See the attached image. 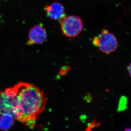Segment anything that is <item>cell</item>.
I'll return each mask as SVG.
<instances>
[{
  "label": "cell",
  "mask_w": 131,
  "mask_h": 131,
  "mask_svg": "<svg viewBox=\"0 0 131 131\" xmlns=\"http://www.w3.org/2000/svg\"><path fill=\"white\" fill-rule=\"evenodd\" d=\"M6 90L14 100L15 119L30 128H34L38 117L45 108L46 94L33 84L24 82Z\"/></svg>",
  "instance_id": "6da1fadb"
},
{
  "label": "cell",
  "mask_w": 131,
  "mask_h": 131,
  "mask_svg": "<svg viewBox=\"0 0 131 131\" xmlns=\"http://www.w3.org/2000/svg\"><path fill=\"white\" fill-rule=\"evenodd\" d=\"M47 16L55 20H60L65 16V9L63 5L60 3L54 2L46 5L45 7Z\"/></svg>",
  "instance_id": "8992f818"
},
{
  "label": "cell",
  "mask_w": 131,
  "mask_h": 131,
  "mask_svg": "<svg viewBox=\"0 0 131 131\" xmlns=\"http://www.w3.org/2000/svg\"><path fill=\"white\" fill-rule=\"evenodd\" d=\"M8 114L15 118L13 98L5 91H0V114Z\"/></svg>",
  "instance_id": "5b68a950"
},
{
  "label": "cell",
  "mask_w": 131,
  "mask_h": 131,
  "mask_svg": "<svg viewBox=\"0 0 131 131\" xmlns=\"http://www.w3.org/2000/svg\"><path fill=\"white\" fill-rule=\"evenodd\" d=\"M93 45L101 51L109 54L115 51L118 46L117 38L108 30L103 28L101 33L92 40Z\"/></svg>",
  "instance_id": "7a4b0ae2"
},
{
  "label": "cell",
  "mask_w": 131,
  "mask_h": 131,
  "mask_svg": "<svg viewBox=\"0 0 131 131\" xmlns=\"http://www.w3.org/2000/svg\"><path fill=\"white\" fill-rule=\"evenodd\" d=\"M124 131H131V128H127L125 129Z\"/></svg>",
  "instance_id": "30bf717a"
},
{
  "label": "cell",
  "mask_w": 131,
  "mask_h": 131,
  "mask_svg": "<svg viewBox=\"0 0 131 131\" xmlns=\"http://www.w3.org/2000/svg\"><path fill=\"white\" fill-rule=\"evenodd\" d=\"M128 71H129V74L131 77V63L130 64L128 67Z\"/></svg>",
  "instance_id": "9c48e42d"
},
{
  "label": "cell",
  "mask_w": 131,
  "mask_h": 131,
  "mask_svg": "<svg viewBox=\"0 0 131 131\" xmlns=\"http://www.w3.org/2000/svg\"><path fill=\"white\" fill-rule=\"evenodd\" d=\"M70 69V68L69 66H64L61 68L59 71V74L61 76H64L67 74Z\"/></svg>",
  "instance_id": "ba28073f"
},
{
  "label": "cell",
  "mask_w": 131,
  "mask_h": 131,
  "mask_svg": "<svg viewBox=\"0 0 131 131\" xmlns=\"http://www.w3.org/2000/svg\"><path fill=\"white\" fill-rule=\"evenodd\" d=\"M59 21L63 34L68 37H75L82 30V21L81 19L77 16H65Z\"/></svg>",
  "instance_id": "3957f363"
},
{
  "label": "cell",
  "mask_w": 131,
  "mask_h": 131,
  "mask_svg": "<svg viewBox=\"0 0 131 131\" xmlns=\"http://www.w3.org/2000/svg\"><path fill=\"white\" fill-rule=\"evenodd\" d=\"M15 119L10 115L0 114V129L4 131L9 130L13 125Z\"/></svg>",
  "instance_id": "52a82bcc"
},
{
  "label": "cell",
  "mask_w": 131,
  "mask_h": 131,
  "mask_svg": "<svg viewBox=\"0 0 131 131\" xmlns=\"http://www.w3.org/2000/svg\"><path fill=\"white\" fill-rule=\"evenodd\" d=\"M47 38V32L44 27L41 24H38L29 31L27 44L31 45L43 43Z\"/></svg>",
  "instance_id": "277c9868"
}]
</instances>
